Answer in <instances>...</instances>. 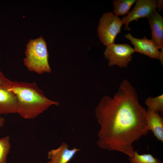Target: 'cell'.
<instances>
[{"label":"cell","mask_w":163,"mask_h":163,"mask_svg":"<svg viewBox=\"0 0 163 163\" xmlns=\"http://www.w3.org/2000/svg\"><path fill=\"white\" fill-rule=\"evenodd\" d=\"M129 160L131 163H162L150 154L140 155L137 151H135L133 157H129Z\"/></svg>","instance_id":"obj_14"},{"label":"cell","mask_w":163,"mask_h":163,"mask_svg":"<svg viewBox=\"0 0 163 163\" xmlns=\"http://www.w3.org/2000/svg\"><path fill=\"white\" fill-rule=\"evenodd\" d=\"M151 31L152 40L159 49L163 46V18L154 10L147 18Z\"/></svg>","instance_id":"obj_10"},{"label":"cell","mask_w":163,"mask_h":163,"mask_svg":"<svg viewBox=\"0 0 163 163\" xmlns=\"http://www.w3.org/2000/svg\"><path fill=\"white\" fill-rule=\"evenodd\" d=\"M123 24L121 19L112 12L103 14L99 20L97 33L104 45L107 46L114 43Z\"/></svg>","instance_id":"obj_4"},{"label":"cell","mask_w":163,"mask_h":163,"mask_svg":"<svg viewBox=\"0 0 163 163\" xmlns=\"http://www.w3.org/2000/svg\"><path fill=\"white\" fill-rule=\"evenodd\" d=\"M163 1L162 0H159L157 1L156 8L158 11H161L162 10L163 7Z\"/></svg>","instance_id":"obj_17"},{"label":"cell","mask_w":163,"mask_h":163,"mask_svg":"<svg viewBox=\"0 0 163 163\" xmlns=\"http://www.w3.org/2000/svg\"><path fill=\"white\" fill-rule=\"evenodd\" d=\"M11 81L6 77L4 74L0 71V85H9Z\"/></svg>","instance_id":"obj_16"},{"label":"cell","mask_w":163,"mask_h":163,"mask_svg":"<svg viewBox=\"0 0 163 163\" xmlns=\"http://www.w3.org/2000/svg\"><path fill=\"white\" fill-rule=\"evenodd\" d=\"M156 3L157 1L155 0H136L133 9L121 19L125 25V30H130L128 25L131 21H137L140 18H147L156 9Z\"/></svg>","instance_id":"obj_6"},{"label":"cell","mask_w":163,"mask_h":163,"mask_svg":"<svg viewBox=\"0 0 163 163\" xmlns=\"http://www.w3.org/2000/svg\"><path fill=\"white\" fill-rule=\"evenodd\" d=\"M95 113L100 126L97 146L133 157V143L147 135V110L139 104L135 88L127 80L113 97H102Z\"/></svg>","instance_id":"obj_1"},{"label":"cell","mask_w":163,"mask_h":163,"mask_svg":"<svg viewBox=\"0 0 163 163\" xmlns=\"http://www.w3.org/2000/svg\"><path fill=\"white\" fill-rule=\"evenodd\" d=\"M5 119L2 117L0 116V127L3 126L5 123Z\"/></svg>","instance_id":"obj_19"},{"label":"cell","mask_w":163,"mask_h":163,"mask_svg":"<svg viewBox=\"0 0 163 163\" xmlns=\"http://www.w3.org/2000/svg\"><path fill=\"white\" fill-rule=\"evenodd\" d=\"M24 65L28 70L38 74L50 73L46 43L42 37L30 40L26 45Z\"/></svg>","instance_id":"obj_3"},{"label":"cell","mask_w":163,"mask_h":163,"mask_svg":"<svg viewBox=\"0 0 163 163\" xmlns=\"http://www.w3.org/2000/svg\"><path fill=\"white\" fill-rule=\"evenodd\" d=\"M145 104L148 107L147 110L158 113H163V94L153 97H149L147 98Z\"/></svg>","instance_id":"obj_13"},{"label":"cell","mask_w":163,"mask_h":163,"mask_svg":"<svg viewBox=\"0 0 163 163\" xmlns=\"http://www.w3.org/2000/svg\"><path fill=\"white\" fill-rule=\"evenodd\" d=\"M125 36L133 45L136 52L142 54L151 58L159 59L160 52L159 48L152 39L147 38L145 36L141 39L137 38L130 34H125Z\"/></svg>","instance_id":"obj_7"},{"label":"cell","mask_w":163,"mask_h":163,"mask_svg":"<svg viewBox=\"0 0 163 163\" xmlns=\"http://www.w3.org/2000/svg\"><path fill=\"white\" fill-rule=\"evenodd\" d=\"M40 163H42L41 162H40Z\"/></svg>","instance_id":"obj_20"},{"label":"cell","mask_w":163,"mask_h":163,"mask_svg":"<svg viewBox=\"0 0 163 163\" xmlns=\"http://www.w3.org/2000/svg\"><path fill=\"white\" fill-rule=\"evenodd\" d=\"M8 85H0V115L18 113V100Z\"/></svg>","instance_id":"obj_8"},{"label":"cell","mask_w":163,"mask_h":163,"mask_svg":"<svg viewBox=\"0 0 163 163\" xmlns=\"http://www.w3.org/2000/svg\"><path fill=\"white\" fill-rule=\"evenodd\" d=\"M146 124L158 140L163 142V119L159 113L147 110Z\"/></svg>","instance_id":"obj_11"},{"label":"cell","mask_w":163,"mask_h":163,"mask_svg":"<svg viewBox=\"0 0 163 163\" xmlns=\"http://www.w3.org/2000/svg\"><path fill=\"white\" fill-rule=\"evenodd\" d=\"M69 148L68 144L63 142L57 149L50 151L47 158L50 160L48 163H68L76 152L81 150L75 147L70 149Z\"/></svg>","instance_id":"obj_9"},{"label":"cell","mask_w":163,"mask_h":163,"mask_svg":"<svg viewBox=\"0 0 163 163\" xmlns=\"http://www.w3.org/2000/svg\"><path fill=\"white\" fill-rule=\"evenodd\" d=\"M8 88L17 97V113L25 119H34L51 106L59 104L47 98L35 82L11 81Z\"/></svg>","instance_id":"obj_2"},{"label":"cell","mask_w":163,"mask_h":163,"mask_svg":"<svg viewBox=\"0 0 163 163\" xmlns=\"http://www.w3.org/2000/svg\"><path fill=\"white\" fill-rule=\"evenodd\" d=\"M161 51H160L159 58V59L160 60L161 64H163V47H161Z\"/></svg>","instance_id":"obj_18"},{"label":"cell","mask_w":163,"mask_h":163,"mask_svg":"<svg viewBox=\"0 0 163 163\" xmlns=\"http://www.w3.org/2000/svg\"><path fill=\"white\" fill-rule=\"evenodd\" d=\"M136 0H114L113 4L114 14L117 16L127 14Z\"/></svg>","instance_id":"obj_12"},{"label":"cell","mask_w":163,"mask_h":163,"mask_svg":"<svg viewBox=\"0 0 163 163\" xmlns=\"http://www.w3.org/2000/svg\"><path fill=\"white\" fill-rule=\"evenodd\" d=\"M11 148L9 136L0 138V163H6Z\"/></svg>","instance_id":"obj_15"},{"label":"cell","mask_w":163,"mask_h":163,"mask_svg":"<svg viewBox=\"0 0 163 163\" xmlns=\"http://www.w3.org/2000/svg\"><path fill=\"white\" fill-rule=\"evenodd\" d=\"M106 46L104 56L108 61L109 66L127 67L132 60V54L136 52L134 48L126 44L113 43Z\"/></svg>","instance_id":"obj_5"}]
</instances>
